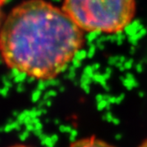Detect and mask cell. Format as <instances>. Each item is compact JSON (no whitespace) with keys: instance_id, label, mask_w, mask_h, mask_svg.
Wrapping results in <instances>:
<instances>
[{"instance_id":"6da1fadb","label":"cell","mask_w":147,"mask_h":147,"mask_svg":"<svg viewBox=\"0 0 147 147\" xmlns=\"http://www.w3.org/2000/svg\"><path fill=\"white\" fill-rule=\"evenodd\" d=\"M83 45V31L45 0L14 7L0 28V54L13 70L39 80L64 71Z\"/></svg>"},{"instance_id":"7a4b0ae2","label":"cell","mask_w":147,"mask_h":147,"mask_svg":"<svg viewBox=\"0 0 147 147\" xmlns=\"http://www.w3.org/2000/svg\"><path fill=\"white\" fill-rule=\"evenodd\" d=\"M62 10L82 31L117 33L133 20L136 0H64Z\"/></svg>"},{"instance_id":"3957f363","label":"cell","mask_w":147,"mask_h":147,"mask_svg":"<svg viewBox=\"0 0 147 147\" xmlns=\"http://www.w3.org/2000/svg\"><path fill=\"white\" fill-rule=\"evenodd\" d=\"M69 147H115L96 138H88L73 143Z\"/></svg>"},{"instance_id":"277c9868","label":"cell","mask_w":147,"mask_h":147,"mask_svg":"<svg viewBox=\"0 0 147 147\" xmlns=\"http://www.w3.org/2000/svg\"><path fill=\"white\" fill-rule=\"evenodd\" d=\"M2 5H3V0H0V28L3 24V11H2Z\"/></svg>"},{"instance_id":"5b68a950","label":"cell","mask_w":147,"mask_h":147,"mask_svg":"<svg viewBox=\"0 0 147 147\" xmlns=\"http://www.w3.org/2000/svg\"><path fill=\"white\" fill-rule=\"evenodd\" d=\"M139 147H147V140H145Z\"/></svg>"},{"instance_id":"8992f818","label":"cell","mask_w":147,"mask_h":147,"mask_svg":"<svg viewBox=\"0 0 147 147\" xmlns=\"http://www.w3.org/2000/svg\"><path fill=\"white\" fill-rule=\"evenodd\" d=\"M12 147H28V146H26V145H20V144H18V145H14V146H12Z\"/></svg>"}]
</instances>
